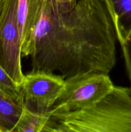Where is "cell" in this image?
Listing matches in <instances>:
<instances>
[{
    "label": "cell",
    "instance_id": "6da1fadb",
    "mask_svg": "<svg viewBox=\"0 0 131 132\" xmlns=\"http://www.w3.org/2000/svg\"><path fill=\"white\" fill-rule=\"evenodd\" d=\"M117 40L104 0H78L70 10L44 0L31 44L32 70L59 72L65 79L109 74L116 63Z\"/></svg>",
    "mask_w": 131,
    "mask_h": 132
},
{
    "label": "cell",
    "instance_id": "7a4b0ae2",
    "mask_svg": "<svg viewBox=\"0 0 131 132\" xmlns=\"http://www.w3.org/2000/svg\"><path fill=\"white\" fill-rule=\"evenodd\" d=\"M43 132H131V89L114 86L92 105L51 115Z\"/></svg>",
    "mask_w": 131,
    "mask_h": 132
},
{
    "label": "cell",
    "instance_id": "3957f363",
    "mask_svg": "<svg viewBox=\"0 0 131 132\" xmlns=\"http://www.w3.org/2000/svg\"><path fill=\"white\" fill-rule=\"evenodd\" d=\"M114 86L108 74L104 73H83L66 78L64 90L51 113H69L90 106L109 94Z\"/></svg>",
    "mask_w": 131,
    "mask_h": 132
},
{
    "label": "cell",
    "instance_id": "277c9868",
    "mask_svg": "<svg viewBox=\"0 0 131 132\" xmlns=\"http://www.w3.org/2000/svg\"><path fill=\"white\" fill-rule=\"evenodd\" d=\"M65 78L43 71H31L19 85L23 108L37 113L51 112L62 92Z\"/></svg>",
    "mask_w": 131,
    "mask_h": 132
},
{
    "label": "cell",
    "instance_id": "5b68a950",
    "mask_svg": "<svg viewBox=\"0 0 131 132\" xmlns=\"http://www.w3.org/2000/svg\"><path fill=\"white\" fill-rule=\"evenodd\" d=\"M21 41L17 21V0H5L0 15V65L20 85L24 75L21 68Z\"/></svg>",
    "mask_w": 131,
    "mask_h": 132
},
{
    "label": "cell",
    "instance_id": "8992f818",
    "mask_svg": "<svg viewBox=\"0 0 131 132\" xmlns=\"http://www.w3.org/2000/svg\"><path fill=\"white\" fill-rule=\"evenodd\" d=\"M44 0H17V21L21 41L22 56H29L35 30Z\"/></svg>",
    "mask_w": 131,
    "mask_h": 132
},
{
    "label": "cell",
    "instance_id": "52a82bcc",
    "mask_svg": "<svg viewBox=\"0 0 131 132\" xmlns=\"http://www.w3.org/2000/svg\"><path fill=\"white\" fill-rule=\"evenodd\" d=\"M120 45L131 34V0H104Z\"/></svg>",
    "mask_w": 131,
    "mask_h": 132
},
{
    "label": "cell",
    "instance_id": "ba28073f",
    "mask_svg": "<svg viewBox=\"0 0 131 132\" xmlns=\"http://www.w3.org/2000/svg\"><path fill=\"white\" fill-rule=\"evenodd\" d=\"M23 110L21 102L0 94V130L12 132Z\"/></svg>",
    "mask_w": 131,
    "mask_h": 132
},
{
    "label": "cell",
    "instance_id": "9c48e42d",
    "mask_svg": "<svg viewBox=\"0 0 131 132\" xmlns=\"http://www.w3.org/2000/svg\"><path fill=\"white\" fill-rule=\"evenodd\" d=\"M52 113H41L23 108L19 121L12 132H43Z\"/></svg>",
    "mask_w": 131,
    "mask_h": 132
},
{
    "label": "cell",
    "instance_id": "30bf717a",
    "mask_svg": "<svg viewBox=\"0 0 131 132\" xmlns=\"http://www.w3.org/2000/svg\"><path fill=\"white\" fill-rule=\"evenodd\" d=\"M0 94L21 102L18 85L0 65ZM22 103V102H21Z\"/></svg>",
    "mask_w": 131,
    "mask_h": 132
},
{
    "label": "cell",
    "instance_id": "8fae6325",
    "mask_svg": "<svg viewBox=\"0 0 131 132\" xmlns=\"http://www.w3.org/2000/svg\"><path fill=\"white\" fill-rule=\"evenodd\" d=\"M121 46L123 52L126 71L130 84V88L131 89V34L127 41L125 42V43L121 45Z\"/></svg>",
    "mask_w": 131,
    "mask_h": 132
},
{
    "label": "cell",
    "instance_id": "7c38bea8",
    "mask_svg": "<svg viewBox=\"0 0 131 132\" xmlns=\"http://www.w3.org/2000/svg\"><path fill=\"white\" fill-rule=\"evenodd\" d=\"M60 6L67 10H70L75 6L77 0H54Z\"/></svg>",
    "mask_w": 131,
    "mask_h": 132
},
{
    "label": "cell",
    "instance_id": "4fadbf2b",
    "mask_svg": "<svg viewBox=\"0 0 131 132\" xmlns=\"http://www.w3.org/2000/svg\"><path fill=\"white\" fill-rule=\"evenodd\" d=\"M4 2H5V1H1V2H0V15H1V12H2L3 9Z\"/></svg>",
    "mask_w": 131,
    "mask_h": 132
},
{
    "label": "cell",
    "instance_id": "5bb4252c",
    "mask_svg": "<svg viewBox=\"0 0 131 132\" xmlns=\"http://www.w3.org/2000/svg\"><path fill=\"white\" fill-rule=\"evenodd\" d=\"M5 1V0H0V2H1V1Z\"/></svg>",
    "mask_w": 131,
    "mask_h": 132
},
{
    "label": "cell",
    "instance_id": "9a60e30c",
    "mask_svg": "<svg viewBox=\"0 0 131 132\" xmlns=\"http://www.w3.org/2000/svg\"><path fill=\"white\" fill-rule=\"evenodd\" d=\"M0 132H1V130H0Z\"/></svg>",
    "mask_w": 131,
    "mask_h": 132
}]
</instances>
